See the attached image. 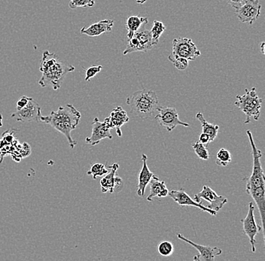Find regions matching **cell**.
<instances>
[{
    "label": "cell",
    "instance_id": "6da1fadb",
    "mask_svg": "<svg viewBox=\"0 0 265 261\" xmlns=\"http://www.w3.org/2000/svg\"><path fill=\"white\" fill-rule=\"evenodd\" d=\"M247 136L250 140L253 157V172L247 179L246 185V192L248 193L256 204L261 216V227L264 229L265 215V176L261 158L262 153L257 148L254 142L253 134L250 130L247 131Z\"/></svg>",
    "mask_w": 265,
    "mask_h": 261
},
{
    "label": "cell",
    "instance_id": "7a4b0ae2",
    "mask_svg": "<svg viewBox=\"0 0 265 261\" xmlns=\"http://www.w3.org/2000/svg\"><path fill=\"white\" fill-rule=\"evenodd\" d=\"M75 69V67L63 61L57 54L45 51L39 67L43 75L38 81V85L42 88L50 86L57 91L61 88L67 74Z\"/></svg>",
    "mask_w": 265,
    "mask_h": 261
},
{
    "label": "cell",
    "instance_id": "3957f363",
    "mask_svg": "<svg viewBox=\"0 0 265 261\" xmlns=\"http://www.w3.org/2000/svg\"><path fill=\"white\" fill-rule=\"evenodd\" d=\"M81 114L71 104L61 106L57 111H51L48 116H43L41 122L49 125L65 136L70 147L73 149L77 145L71 136V132L79 123Z\"/></svg>",
    "mask_w": 265,
    "mask_h": 261
},
{
    "label": "cell",
    "instance_id": "277c9868",
    "mask_svg": "<svg viewBox=\"0 0 265 261\" xmlns=\"http://www.w3.org/2000/svg\"><path fill=\"white\" fill-rule=\"evenodd\" d=\"M127 104L131 108V113L141 119L152 117L158 107V97L152 90L136 91L128 96Z\"/></svg>",
    "mask_w": 265,
    "mask_h": 261
},
{
    "label": "cell",
    "instance_id": "5b68a950",
    "mask_svg": "<svg viewBox=\"0 0 265 261\" xmlns=\"http://www.w3.org/2000/svg\"><path fill=\"white\" fill-rule=\"evenodd\" d=\"M234 104L241 112L245 114L246 121L244 123L246 125L250 123L252 118L255 121L259 119L262 99L258 97L255 88L251 90L246 89L245 94L237 96V101Z\"/></svg>",
    "mask_w": 265,
    "mask_h": 261
},
{
    "label": "cell",
    "instance_id": "8992f818",
    "mask_svg": "<svg viewBox=\"0 0 265 261\" xmlns=\"http://www.w3.org/2000/svg\"><path fill=\"white\" fill-rule=\"evenodd\" d=\"M153 48L152 35L149 30H141L133 34L128 42V45L124 51V55L133 52H147Z\"/></svg>",
    "mask_w": 265,
    "mask_h": 261
},
{
    "label": "cell",
    "instance_id": "52a82bcc",
    "mask_svg": "<svg viewBox=\"0 0 265 261\" xmlns=\"http://www.w3.org/2000/svg\"><path fill=\"white\" fill-rule=\"evenodd\" d=\"M158 112L155 116V119L158 122L159 125L166 129L167 131L171 132L177 126L189 127V124L185 123L179 120V114L176 108L173 107H157Z\"/></svg>",
    "mask_w": 265,
    "mask_h": 261
},
{
    "label": "cell",
    "instance_id": "ba28073f",
    "mask_svg": "<svg viewBox=\"0 0 265 261\" xmlns=\"http://www.w3.org/2000/svg\"><path fill=\"white\" fill-rule=\"evenodd\" d=\"M172 54L193 61L200 57L201 53L191 38L179 37L173 39Z\"/></svg>",
    "mask_w": 265,
    "mask_h": 261
},
{
    "label": "cell",
    "instance_id": "9c48e42d",
    "mask_svg": "<svg viewBox=\"0 0 265 261\" xmlns=\"http://www.w3.org/2000/svg\"><path fill=\"white\" fill-rule=\"evenodd\" d=\"M42 117L41 106L31 97L24 108L12 114V118L21 122H41Z\"/></svg>",
    "mask_w": 265,
    "mask_h": 261
},
{
    "label": "cell",
    "instance_id": "30bf717a",
    "mask_svg": "<svg viewBox=\"0 0 265 261\" xmlns=\"http://www.w3.org/2000/svg\"><path fill=\"white\" fill-rule=\"evenodd\" d=\"M255 206L253 202L249 204L248 213L246 216L245 218L241 220V223L242 224V229L247 237L250 239V244H251V251L255 253V236L262 231V227L257 225L255 218Z\"/></svg>",
    "mask_w": 265,
    "mask_h": 261
},
{
    "label": "cell",
    "instance_id": "8fae6325",
    "mask_svg": "<svg viewBox=\"0 0 265 261\" xmlns=\"http://www.w3.org/2000/svg\"><path fill=\"white\" fill-rule=\"evenodd\" d=\"M261 5L260 0H247L235 12L237 18L242 23L253 24L261 14Z\"/></svg>",
    "mask_w": 265,
    "mask_h": 261
},
{
    "label": "cell",
    "instance_id": "7c38bea8",
    "mask_svg": "<svg viewBox=\"0 0 265 261\" xmlns=\"http://www.w3.org/2000/svg\"><path fill=\"white\" fill-rule=\"evenodd\" d=\"M194 199L199 204H201L202 200L207 201L209 204L207 207L216 212H218L224 205L228 203L227 198L217 194L213 189H211V188L208 186H203L202 191L194 196Z\"/></svg>",
    "mask_w": 265,
    "mask_h": 261
},
{
    "label": "cell",
    "instance_id": "4fadbf2b",
    "mask_svg": "<svg viewBox=\"0 0 265 261\" xmlns=\"http://www.w3.org/2000/svg\"><path fill=\"white\" fill-rule=\"evenodd\" d=\"M108 168L110 169V172L106 174V176L100 180L101 191L103 193H109L120 192L123 187V180L116 175L119 165L118 164H114L112 166H109Z\"/></svg>",
    "mask_w": 265,
    "mask_h": 261
},
{
    "label": "cell",
    "instance_id": "5bb4252c",
    "mask_svg": "<svg viewBox=\"0 0 265 261\" xmlns=\"http://www.w3.org/2000/svg\"><path fill=\"white\" fill-rule=\"evenodd\" d=\"M110 130V127L107 121L100 122L98 117H95L92 123V133L91 136L86 138L85 142L91 146H94L99 144L104 138L112 139V136Z\"/></svg>",
    "mask_w": 265,
    "mask_h": 261
},
{
    "label": "cell",
    "instance_id": "9a60e30c",
    "mask_svg": "<svg viewBox=\"0 0 265 261\" xmlns=\"http://www.w3.org/2000/svg\"><path fill=\"white\" fill-rule=\"evenodd\" d=\"M177 238L181 241L185 242L187 244L191 245L199 252L198 255L194 257V260L197 261H211L214 260L215 257L217 256L221 255L222 254V250L218 247H210V246H202V245L197 244L191 240L185 237L182 234L179 233L177 234Z\"/></svg>",
    "mask_w": 265,
    "mask_h": 261
},
{
    "label": "cell",
    "instance_id": "2e32d148",
    "mask_svg": "<svg viewBox=\"0 0 265 261\" xmlns=\"http://www.w3.org/2000/svg\"><path fill=\"white\" fill-rule=\"evenodd\" d=\"M168 196H170L176 204H179L180 206H193V207L198 208L200 210L211 215H216L217 214L216 212L209 209L207 206L196 202L183 190H173V191H169Z\"/></svg>",
    "mask_w": 265,
    "mask_h": 261
},
{
    "label": "cell",
    "instance_id": "e0dca14e",
    "mask_svg": "<svg viewBox=\"0 0 265 261\" xmlns=\"http://www.w3.org/2000/svg\"><path fill=\"white\" fill-rule=\"evenodd\" d=\"M111 129H115L117 135L120 137L122 136L120 127L125 124L129 122L130 118L127 114L126 111L124 110L121 106H118L111 112L109 117L105 118Z\"/></svg>",
    "mask_w": 265,
    "mask_h": 261
},
{
    "label": "cell",
    "instance_id": "ac0fdd59",
    "mask_svg": "<svg viewBox=\"0 0 265 261\" xmlns=\"http://www.w3.org/2000/svg\"><path fill=\"white\" fill-rule=\"evenodd\" d=\"M114 21L107 19V20L101 21L97 23L91 24L88 28L83 27L80 32L81 34L87 35L90 37L99 36L104 33L112 31Z\"/></svg>",
    "mask_w": 265,
    "mask_h": 261
},
{
    "label": "cell",
    "instance_id": "d6986e66",
    "mask_svg": "<svg viewBox=\"0 0 265 261\" xmlns=\"http://www.w3.org/2000/svg\"><path fill=\"white\" fill-rule=\"evenodd\" d=\"M142 169L139 171V175H138V186L137 191H136L138 196H141V197L144 196L146 187L149 185L152 176L154 175V174L151 172V170L148 167L146 154H142Z\"/></svg>",
    "mask_w": 265,
    "mask_h": 261
},
{
    "label": "cell",
    "instance_id": "ffe728a7",
    "mask_svg": "<svg viewBox=\"0 0 265 261\" xmlns=\"http://www.w3.org/2000/svg\"><path fill=\"white\" fill-rule=\"evenodd\" d=\"M148 22L149 21H148L147 17H139V16H131V17H128L125 23L127 30H128L127 36H128V39H130L133 34L139 30L141 26L147 24Z\"/></svg>",
    "mask_w": 265,
    "mask_h": 261
},
{
    "label": "cell",
    "instance_id": "44dd1931",
    "mask_svg": "<svg viewBox=\"0 0 265 261\" xmlns=\"http://www.w3.org/2000/svg\"><path fill=\"white\" fill-rule=\"evenodd\" d=\"M196 118L201 124L202 131L203 133H207L210 136L211 142H213L215 138L218 136V129L219 127L218 125H213V124L209 123L206 120L205 116L201 112H198L196 114Z\"/></svg>",
    "mask_w": 265,
    "mask_h": 261
},
{
    "label": "cell",
    "instance_id": "7402d4cb",
    "mask_svg": "<svg viewBox=\"0 0 265 261\" xmlns=\"http://www.w3.org/2000/svg\"><path fill=\"white\" fill-rule=\"evenodd\" d=\"M150 193L147 197V201L151 202L153 199V198L156 197L159 193L167 188L165 182L164 181H160V178L157 175H154L152 176V179L150 182Z\"/></svg>",
    "mask_w": 265,
    "mask_h": 261
},
{
    "label": "cell",
    "instance_id": "603a6c76",
    "mask_svg": "<svg viewBox=\"0 0 265 261\" xmlns=\"http://www.w3.org/2000/svg\"><path fill=\"white\" fill-rule=\"evenodd\" d=\"M165 30H166V26L163 22H159V21H154L153 26H152V30L150 31L153 46H157L159 42V38Z\"/></svg>",
    "mask_w": 265,
    "mask_h": 261
},
{
    "label": "cell",
    "instance_id": "cb8c5ba5",
    "mask_svg": "<svg viewBox=\"0 0 265 261\" xmlns=\"http://www.w3.org/2000/svg\"><path fill=\"white\" fill-rule=\"evenodd\" d=\"M231 159V152L226 148H221L217 153L216 164L220 167H226Z\"/></svg>",
    "mask_w": 265,
    "mask_h": 261
},
{
    "label": "cell",
    "instance_id": "d4e9b609",
    "mask_svg": "<svg viewBox=\"0 0 265 261\" xmlns=\"http://www.w3.org/2000/svg\"><path fill=\"white\" fill-rule=\"evenodd\" d=\"M109 170H107L105 165L102 164H95L91 166L90 170L87 172V174L89 175H92L94 179H96L97 177H101L103 175H105L106 174L108 173Z\"/></svg>",
    "mask_w": 265,
    "mask_h": 261
},
{
    "label": "cell",
    "instance_id": "484cf974",
    "mask_svg": "<svg viewBox=\"0 0 265 261\" xmlns=\"http://www.w3.org/2000/svg\"><path fill=\"white\" fill-rule=\"evenodd\" d=\"M192 146L194 152H195L199 158L203 159V160H207V159L210 158V152H209L207 148L206 147L205 145L197 141L194 143V144H192Z\"/></svg>",
    "mask_w": 265,
    "mask_h": 261
},
{
    "label": "cell",
    "instance_id": "4316f807",
    "mask_svg": "<svg viewBox=\"0 0 265 261\" xmlns=\"http://www.w3.org/2000/svg\"><path fill=\"white\" fill-rule=\"evenodd\" d=\"M157 251L163 257H170L174 252V246L171 242H161L157 246Z\"/></svg>",
    "mask_w": 265,
    "mask_h": 261
},
{
    "label": "cell",
    "instance_id": "83f0119b",
    "mask_svg": "<svg viewBox=\"0 0 265 261\" xmlns=\"http://www.w3.org/2000/svg\"><path fill=\"white\" fill-rule=\"evenodd\" d=\"M168 59L170 62L173 63V65L178 70H185L189 67V61L186 58L178 57L171 54L169 55Z\"/></svg>",
    "mask_w": 265,
    "mask_h": 261
},
{
    "label": "cell",
    "instance_id": "f1b7e54d",
    "mask_svg": "<svg viewBox=\"0 0 265 261\" xmlns=\"http://www.w3.org/2000/svg\"><path fill=\"white\" fill-rule=\"evenodd\" d=\"M95 5V0H70L69 7L70 9L77 8H91Z\"/></svg>",
    "mask_w": 265,
    "mask_h": 261
},
{
    "label": "cell",
    "instance_id": "f546056e",
    "mask_svg": "<svg viewBox=\"0 0 265 261\" xmlns=\"http://www.w3.org/2000/svg\"><path fill=\"white\" fill-rule=\"evenodd\" d=\"M102 66H93V67H89L85 71V78L86 82H90L91 78L96 76L101 70H102Z\"/></svg>",
    "mask_w": 265,
    "mask_h": 261
},
{
    "label": "cell",
    "instance_id": "4dcf8cb0",
    "mask_svg": "<svg viewBox=\"0 0 265 261\" xmlns=\"http://www.w3.org/2000/svg\"><path fill=\"white\" fill-rule=\"evenodd\" d=\"M29 99H30V97H27L26 96L20 97V99L16 103V110H20L22 108H24L28 103Z\"/></svg>",
    "mask_w": 265,
    "mask_h": 261
},
{
    "label": "cell",
    "instance_id": "1f68e13d",
    "mask_svg": "<svg viewBox=\"0 0 265 261\" xmlns=\"http://www.w3.org/2000/svg\"><path fill=\"white\" fill-rule=\"evenodd\" d=\"M226 2L233 9L236 10V9H239L241 6H242L247 2V0H226Z\"/></svg>",
    "mask_w": 265,
    "mask_h": 261
},
{
    "label": "cell",
    "instance_id": "d6a6232c",
    "mask_svg": "<svg viewBox=\"0 0 265 261\" xmlns=\"http://www.w3.org/2000/svg\"><path fill=\"white\" fill-rule=\"evenodd\" d=\"M199 142L202 144L205 145L206 147H208L209 144L211 143V140H210V136L209 135H207V133H202L199 136Z\"/></svg>",
    "mask_w": 265,
    "mask_h": 261
},
{
    "label": "cell",
    "instance_id": "836d02e7",
    "mask_svg": "<svg viewBox=\"0 0 265 261\" xmlns=\"http://www.w3.org/2000/svg\"><path fill=\"white\" fill-rule=\"evenodd\" d=\"M169 194V191L168 188H165V189L162 190L159 194L157 195L158 197H165V196H168Z\"/></svg>",
    "mask_w": 265,
    "mask_h": 261
},
{
    "label": "cell",
    "instance_id": "e575fe53",
    "mask_svg": "<svg viewBox=\"0 0 265 261\" xmlns=\"http://www.w3.org/2000/svg\"><path fill=\"white\" fill-rule=\"evenodd\" d=\"M264 46H265V43H261V44H260V49H261V52L262 53V54H264Z\"/></svg>",
    "mask_w": 265,
    "mask_h": 261
},
{
    "label": "cell",
    "instance_id": "d590c367",
    "mask_svg": "<svg viewBox=\"0 0 265 261\" xmlns=\"http://www.w3.org/2000/svg\"><path fill=\"white\" fill-rule=\"evenodd\" d=\"M3 126V117L2 114H0V127Z\"/></svg>",
    "mask_w": 265,
    "mask_h": 261
},
{
    "label": "cell",
    "instance_id": "8d00e7d4",
    "mask_svg": "<svg viewBox=\"0 0 265 261\" xmlns=\"http://www.w3.org/2000/svg\"><path fill=\"white\" fill-rule=\"evenodd\" d=\"M136 1L138 4H144V3H146V0H136Z\"/></svg>",
    "mask_w": 265,
    "mask_h": 261
}]
</instances>
